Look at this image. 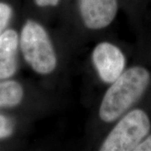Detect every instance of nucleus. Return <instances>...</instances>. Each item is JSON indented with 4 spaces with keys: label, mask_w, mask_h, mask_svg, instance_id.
Here are the masks:
<instances>
[{
    "label": "nucleus",
    "mask_w": 151,
    "mask_h": 151,
    "mask_svg": "<svg viewBox=\"0 0 151 151\" xmlns=\"http://www.w3.org/2000/svg\"><path fill=\"white\" fill-rule=\"evenodd\" d=\"M12 14L13 11L10 6L0 2V35L4 32L6 26L12 17Z\"/></svg>",
    "instance_id": "8"
},
{
    "label": "nucleus",
    "mask_w": 151,
    "mask_h": 151,
    "mask_svg": "<svg viewBox=\"0 0 151 151\" xmlns=\"http://www.w3.org/2000/svg\"><path fill=\"white\" fill-rule=\"evenodd\" d=\"M13 132V124L11 120L5 116L0 114V139L11 135Z\"/></svg>",
    "instance_id": "9"
},
{
    "label": "nucleus",
    "mask_w": 151,
    "mask_h": 151,
    "mask_svg": "<svg viewBox=\"0 0 151 151\" xmlns=\"http://www.w3.org/2000/svg\"><path fill=\"white\" fill-rule=\"evenodd\" d=\"M19 44L24 58L35 72L47 75L55 69L56 54L49 35L41 24L28 20L22 29Z\"/></svg>",
    "instance_id": "2"
},
{
    "label": "nucleus",
    "mask_w": 151,
    "mask_h": 151,
    "mask_svg": "<svg viewBox=\"0 0 151 151\" xmlns=\"http://www.w3.org/2000/svg\"><path fill=\"white\" fill-rule=\"evenodd\" d=\"M150 81L149 71L142 66L124 71L105 93L99 108V117L107 123L119 119L140 98Z\"/></svg>",
    "instance_id": "1"
},
{
    "label": "nucleus",
    "mask_w": 151,
    "mask_h": 151,
    "mask_svg": "<svg viewBox=\"0 0 151 151\" xmlns=\"http://www.w3.org/2000/svg\"><path fill=\"white\" fill-rule=\"evenodd\" d=\"M135 151H151V135L142 141L136 148Z\"/></svg>",
    "instance_id": "10"
},
{
    "label": "nucleus",
    "mask_w": 151,
    "mask_h": 151,
    "mask_svg": "<svg viewBox=\"0 0 151 151\" xmlns=\"http://www.w3.org/2000/svg\"><path fill=\"white\" fill-rule=\"evenodd\" d=\"M117 0H80V12L85 26L90 29L108 27L118 12Z\"/></svg>",
    "instance_id": "5"
},
{
    "label": "nucleus",
    "mask_w": 151,
    "mask_h": 151,
    "mask_svg": "<svg viewBox=\"0 0 151 151\" xmlns=\"http://www.w3.org/2000/svg\"><path fill=\"white\" fill-rule=\"evenodd\" d=\"M19 42L14 29L5 30L0 35V81L10 78L16 71Z\"/></svg>",
    "instance_id": "6"
},
{
    "label": "nucleus",
    "mask_w": 151,
    "mask_h": 151,
    "mask_svg": "<svg viewBox=\"0 0 151 151\" xmlns=\"http://www.w3.org/2000/svg\"><path fill=\"white\" fill-rule=\"evenodd\" d=\"M150 130L147 113L134 109L119 121L108 134L100 148L102 151H135Z\"/></svg>",
    "instance_id": "3"
},
{
    "label": "nucleus",
    "mask_w": 151,
    "mask_h": 151,
    "mask_svg": "<svg viewBox=\"0 0 151 151\" xmlns=\"http://www.w3.org/2000/svg\"><path fill=\"white\" fill-rule=\"evenodd\" d=\"M92 59L99 77L105 83H113L124 72L125 56L113 44L101 42L97 45Z\"/></svg>",
    "instance_id": "4"
},
{
    "label": "nucleus",
    "mask_w": 151,
    "mask_h": 151,
    "mask_svg": "<svg viewBox=\"0 0 151 151\" xmlns=\"http://www.w3.org/2000/svg\"><path fill=\"white\" fill-rule=\"evenodd\" d=\"M24 97L22 86L15 81H0V108L15 107Z\"/></svg>",
    "instance_id": "7"
},
{
    "label": "nucleus",
    "mask_w": 151,
    "mask_h": 151,
    "mask_svg": "<svg viewBox=\"0 0 151 151\" xmlns=\"http://www.w3.org/2000/svg\"><path fill=\"white\" fill-rule=\"evenodd\" d=\"M35 2L40 7H47L56 6L59 3V0H35Z\"/></svg>",
    "instance_id": "11"
}]
</instances>
